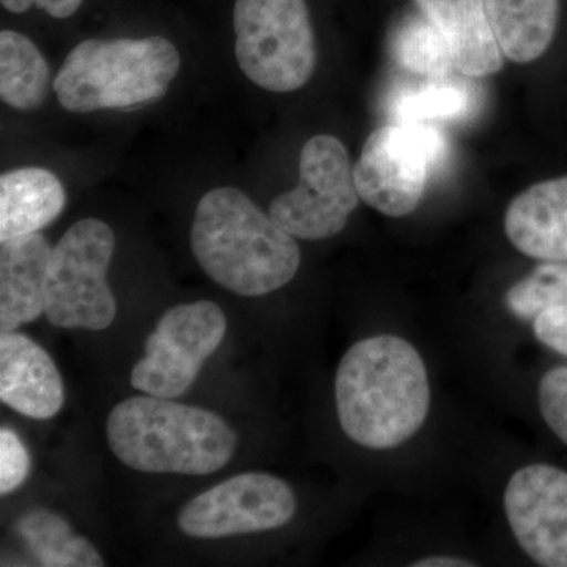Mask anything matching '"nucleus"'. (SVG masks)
<instances>
[{
  "label": "nucleus",
  "mask_w": 567,
  "mask_h": 567,
  "mask_svg": "<svg viewBox=\"0 0 567 567\" xmlns=\"http://www.w3.org/2000/svg\"><path fill=\"white\" fill-rule=\"evenodd\" d=\"M334 393L342 431L369 450L402 445L423 427L431 409L423 358L393 334L350 347L336 372Z\"/></svg>",
  "instance_id": "obj_1"
},
{
  "label": "nucleus",
  "mask_w": 567,
  "mask_h": 567,
  "mask_svg": "<svg viewBox=\"0 0 567 567\" xmlns=\"http://www.w3.org/2000/svg\"><path fill=\"white\" fill-rule=\"evenodd\" d=\"M192 248L213 281L241 297L281 289L301 262L295 237L235 188L212 189L199 200Z\"/></svg>",
  "instance_id": "obj_2"
},
{
  "label": "nucleus",
  "mask_w": 567,
  "mask_h": 567,
  "mask_svg": "<svg viewBox=\"0 0 567 567\" xmlns=\"http://www.w3.org/2000/svg\"><path fill=\"white\" fill-rule=\"evenodd\" d=\"M106 435L122 464L145 473L212 475L229 464L237 446V435L216 413L151 394L115 405Z\"/></svg>",
  "instance_id": "obj_3"
},
{
  "label": "nucleus",
  "mask_w": 567,
  "mask_h": 567,
  "mask_svg": "<svg viewBox=\"0 0 567 567\" xmlns=\"http://www.w3.org/2000/svg\"><path fill=\"white\" fill-rule=\"evenodd\" d=\"M181 66L177 48L164 37L85 40L66 55L52 89L76 114L130 111L163 99Z\"/></svg>",
  "instance_id": "obj_4"
},
{
  "label": "nucleus",
  "mask_w": 567,
  "mask_h": 567,
  "mask_svg": "<svg viewBox=\"0 0 567 567\" xmlns=\"http://www.w3.org/2000/svg\"><path fill=\"white\" fill-rule=\"evenodd\" d=\"M235 58L249 81L268 92L298 91L317 63L306 0H235Z\"/></svg>",
  "instance_id": "obj_5"
},
{
  "label": "nucleus",
  "mask_w": 567,
  "mask_h": 567,
  "mask_svg": "<svg viewBox=\"0 0 567 567\" xmlns=\"http://www.w3.org/2000/svg\"><path fill=\"white\" fill-rule=\"evenodd\" d=\"M445 133L429 123H390L369 134L354 183L369 207L391 218L415 212L429 177L446 163Z\"/></svg>",
  "instance_id": "obj_6"
},
{
  "label": "nucleus",
  "mask_w": 567,
  "mask_h": 567,
  "mask_svg": "<svg viewBox=\"0 0 567 567\" xmlns=\"http://www.w3.org/2000/svg\"><path fill=\"white\" fill-rule=\"evenodd\" d=\"M115 235L102 219L74 223L52 248L44 315L54 327L106 330L117 303L106 281Z\"/></svg>",
  "instance_id": "obj_7"
},
{
  "label": "nucleus",
  "mask_w": 567,
  "mask_h": 567,
  "mask_svg": "<svg viewBox=\"0 0 567 567\" xmlns=\"http://www.w3.org/2000/svg\"><path fill=\"white\" fill-rule=\"evenodd\" d=\"M360 203L349 152L333 136L312 137L300 155V182L276 197L270 216L301 240H324L341 234Z\"/></svg>",
  "instance_id": "obj_8"
},
{
  "label": "nucleus",
  "mask_w": 567,
  "mask_h": 567,
  "mask_svg": "<svg viewBox=\"0 0 567 567\" xmlns=\"http://www.w3.org/2000/svg\"><path fill=\"white\" fill-rule=\"evenodd\" d=\"M226 330V316L213 301L167 309L145 341V357L133 368L134 390L156 398H181L221 346Z\"/></svg>",
  "instance_id": "obj_9"
},
{
  "label": "nucleus",
  "mask_w": 567,
  "mask_h": 567,
  "mask_svg": "<svg viewBox=\"0 0 567 567\" xmlns=\"http://www.w3.org/2000/svg\"><path fill=\"white\" fill-rule=\"evenodd\" d=\"M295 511L289 484L267 473H241L186 503L178 527L197 539H219L284 527Z\"/></svg>",
  "instance_id": "obj_10"
},
{
  "label": "nucleus",
  "mask_w": 567,
  "mask_h": 567,
  "mask_svg": "<svg viewBox=\"0 0 567 567\" xmlns=\"http://www.w3.org/2000/svg\"><path fill=\"white\" fill-rule=\"evenodd\" d=\"M505 511L518 546L537 565L567 567V472L524 466L511 476Z\"/></svg>",
  "instance_id": "obj_11"
},
{
  "label": "nucleus",
  "mask_w": 567,
  "mask_h": 567,
  "mask_svg": "<svg viewBox=\"0 0 567 567\" xmlns=\"http://www.w3.org/2000/svg\"><path fill=\"white\" fill-rule=\"evenodd\" d=\"M0 401L33 420L54 417L65 402L62 377L50 354L14 331L0 336Z\"/></svg>",
  "instance_id": "obj_12"
},
{
  "label": "nucleus",
  "mask_w": 567,
  "mask_h": 567,
  "mask_svg": "<svg viewBox=\"0 0 567 567\" xmlns=\"http://www.w3.org/2000/svg\"><path fill=\"white\" fill-rule=\"evenodd\" d=\"M514 248L544 262H567V177L537 183L518 194L505 216Z\"/></svg>",
  "instance_id": "obj_13"
},
{
  "label": "nucleus",
  "mask_w": 567,
  "mask_h": 567,
  "mask_svg": "<svg viewBox=\"0 0 567 567\" xmlns=\"http://www.w3.org/2000/svg\"><path fill=\"white\" fill-rule=\"evenodd\" d=\"M52 246L39 233L0 245V330L14 331L39 319L47 306Z\"/></svg>",
  "instance_id": "obj_14"
},
{
  "label": "nucleus",
  "mask_w": 567,
  "mask_h": 567,
  "mask_svg": "<svg viewBox=\"0 0 567 567\" xmlns=\"http://www.w3.org/2000/svg\"><path fill=\"white\" fill-rule=\"evenodd\" d=\"M450 44L454 69L484 78L503 69V52L488 24L486 0H415Z\"/></svg>",
  "instance_id": "obj_15"
},
{
  "label": "nucleus",
  "mask_w": 567,
  "mask_h": 567,
  "mask_svg": "<svg viewBox=\"0 0 567 567\" xmlns=\"http://www.w3.org/2000/svg\"><path fill=\"white\" fill-rule=\"evenodd\" d=\"M66 193L51 171L22 167L0 177V241L35 234L61 215Z\"/></svg>",
  "instance_id": "obj_16"
},
{
  "label": "nucleus",
  "mask_w": 567,
  "mask_h": 567,
  "mask_svg": "<svg viewBox=\"0 0 567 567\" xmlns=\"http://www.w3.org/2000/svg\"><path fill=\"white\" fill-rule=\"evenodd\" d=\"M499 50L517 63L536 61L557 32L559 0H486Z\"/></svg>",
  "instance_id": "obj_17"
},
{
  "label": "nucleus",
  "mask_w": 567,
  "mask_h": 567,
  "mask_svg": "<svg viewBox=\"0 0 567 567\" xmlns=\"http://www.w3.org/2000/svg\"><path fill=\"white\" fill-rule=\"evenodd\" d=\"M476 93L470 82L458 78H424L412 84L398 85L388 100L393 123L462 121L475 112Z\"/></svg>",
  "instance_id": "obj_18"
},
{
  "label": "nucleus",
  "mask_w": 567,
  "mask_h": 567,
  "mask_svg": "<svg viewBox=\"0 0 567 567\" xmlns=\"http://www.w3.org/2000/svg\"><path fill=\"white\" fill-rule=\"evenodd\" d=\"M51 69L39 48L20 32H0V99L18 111H35L50 95Z\"/></svg>",
  "instance_id": "obj_19"
},
{
  "label": "nucleus",
  "mask_w": 567,
  "mask_h": 567,
  "mask_svg": "<svg viewBox=\"0 0 567 567\" xmlns=\"http://www.w3.org/2000/svg\"><path fill=\"white\" fill-rule=\"evenodd\" d=\"M17 532L32 557L47 567H102L104 559L91 540L71 529L69 522L48 509L20 517Z\"/></svg>",
  "instance_id": "obj_20"
},
{
  "label": "nucleus",
  "mask_w": 567,
  "mask_h": 567,
  "mask_svg": "<svg viewBox=\"0 0 567 567\" xmlns=\"http://www.w3.org/2000/svg\"><path fill=\"white\" fill-rule=\"evenodd\" d=\"M390 47L394 62L417 76H446L456 70L445 37L423 13L410 14L399 22Z\"/></svg>",
  "instance_id": "obj_21"
},
{
  "label": "nucleus",
  "mask_w": 567,
  "mask_h": 567,
  "mask_svg": "<svg viewBox=\"0 0 567 567\" xmlns=\"http://www.w3.org/2000/svg\"><path fill=\"white\" fill-rule=\"evenodd\" d=\"M506 306L522 320H535L547 309L567 306V262L539 265L507 290Z\"/></svg>",
  "instance_id": "obj_22"
},
{
  "label": "nucleus",
  "mask_w": 567,
  "mask_h": 567,
  "mask_svg": "<svg viewBox=\"0 0 567 567\" xmlns=\"http://www.w3.org/2000/svg\"><path fill=\"white\" fill-rule=\"evenodd\" d=\"M539 409L548 427L567 445V368H555L540 379Z\"/></svg>",
  "instance_id": "obj_23"
},
{
  "label": "nucleus",
  "mask_w": 567,
  "mask_h": 567,
  "mask_svg": "<svg viewBox=\"0 0 567 567\" xmlns=\"http://www.w3.org/2000/svg\"><path fill=\"white\" fill-rule=\"evenodd\" d=\"M31 472V456L20 436L9 427L0 429V494L17 491Z\"/></svg>",
  "instance_id": "obj_24"
},
{
  "label": "nucleus",
  "mask_w": 567,
  "mask_h": 567,
  "mask_svg": "<svg viewBox=\"0 0 567 567\" xmlns=\"http://www.w3.org/2000/svg\"><path fill=\"white\" fill-rule=\"evenodd\" d=\"M533 328H535L536 338L543 344L567 357V306L540 312Z\"/></svg>",
  "instance_id": "obj_25"
},
{
  "label": "nucleus",
  "mask_w": 567,
  "mask_h": 567,
  "mask_svg": "<svg viewBox=\"0 0 567 567\" xmlns=\"http://www.w3.org/2000/svg\"><path fill=\"white\" fill-rule=\"evenodd\" d=\"M0 2H2L3 9L11 11V13H25L32 7H37V9L43 10L52 18L65 20V18L76 13L82 0H0Z\"/></svg>",
  "instance_id": "obj_26"
},
{
  "label": "nucleus",
  "mask_w": 567,
  "mask_h": 567,
  "mask_svg": "<svg viewBox=\"0 0 567 567\" xmlns=\"http://www.w3.org/2000/svg\"><path fill=\"white\" fill-rule=\"evenodd\" d=\"M475 563L466 561V559L456 557H445V555H436V557H427L413 563V567H472Z\"/></svg>",
  "instance_id": "obj_27"
}]
</instances>
